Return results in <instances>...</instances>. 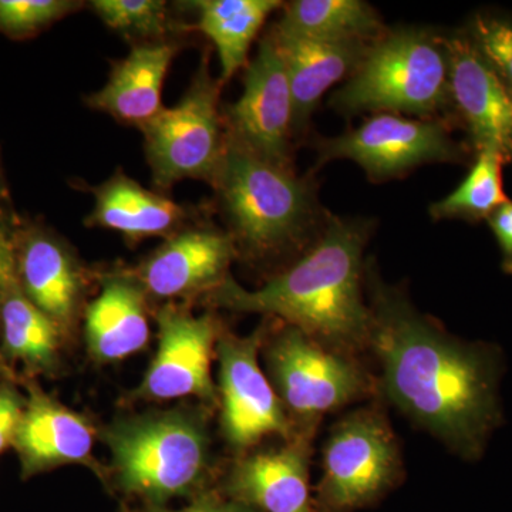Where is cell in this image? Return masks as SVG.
<instances>
[{
    "instance_id": "obj_1",
    "label": "cell",
    "mask_w": 512,
    "mask_h": 512,
    "mask_svg": "<svg viewBox=\"0 0 512 512\" xmlns=\"http://www.w3.org/2000/svg\"><path fill=\"white\" fill-rule=\"evenodd\" d=\"M372 349L397 409L458 453H476L495 419L493 370L412 303L370 276Z\"/></svg>"
},
{
    "instance_id": "obj_2",
    "label": "cell",
    "mask_w": 512,
    "mask_h": 512,
    "mask_svg": "<svg viewBox=\"0 0 512 512\" xmlns=\"http://www.w3.org/2000/svg\"><path fill=\"white\" fill-rule=\"evenodd\" d=\"M367 235L365 222L329 217L291 268L256 291L228 276L212 291V301L234 312L275 316L346 355L369 349L372 311L363 295Z\"/></svg>"
},
{
    "instance_id": "obj_3",
    "label": "cell",
    "mask_w": 512,
    "mask_h": 512,
    "mask_svg": "<svg viewBox=\"0 0 512 512\" xmlns=\"http://www.w3.org/2000/svg\"><path fill=\"white\" fill-rule=\"evenodd\" d=\"M212 185L235 245L249 255L278 254L326 225L311 181L254 156L228 137Z\"/></svg>"
},
{
    "instance_id": "obj_4",
    "label": "cell",
    "mask_w": 512,
    "mask_h": 512,
    "mask_svg": "<svg viewBox=\"0 0 512 512\" xmlns=\"http://www.w3.org/2000/svg\"><path fill=\"white\" fill-rule=\"evenodd\" d=\"M117 490L147 508L205 493L210 447L191 414L163 412L117 421L107 430Z\"/></svg>"
},
{
    "instance_id": "obj_5",
    "label": "cell",
    "mask_w": 512,
    "mask_h": 512,
    "mask_svg": "<svg viewBox=\"0 0 512 512\" xmlns=\"http://www.w3.org/2000/svg\"><path fill=\"white\" fill-rule=\"evenodd\" d=\"M450 96L446 40L419 29L380 36L329 104L340 113L430 117Z\"/></svg>"
},
{
    "instance_id": "obj_6",
    "label": "cell",
    "mask_w": 512,
    "mask_h": 512,
    "mask_svg": "<svg viewBox=\"0 0 512 512\" xmlns=\"http://www.w3.org/2000/svg\"><path fill=\"white\" fill-rule=\"evenodd\" d=\"M220 89L205 56L183 99L140 127L153 183L160 190L183 180L214 181L227 144Z\"/></svg>"
},
{
    "instance_id": "obj_7",
    "label": "cell",
    "mask_w": 512,
    "mask_h": 512,
    "mask_svg": "<svg viewBox=\"0 0 512 512\" xmlns=\"http://www.w3.org/2000/svg\"><path fill=\"white\" fill-rule=\"evenodd\" d=\"M322 467L320 511L352 512L375 504L396 485L402 458L387 420L376 410L363 409L330 431Z\"/></svg>"
},
{
    "instance_id": "obj_8",
    "label": "cell",
    "mask_w": 512,
    "mask_h": 512,
    "mask_svg": "<svg viewBox=\"0 0 512 512\" xmlns=\"http://www.w3.org/2000/svg\"><path fill=\"white\" fill-rule=\"evenodd\" d=\"M266 365L286 413L305 423L320 419L372 390L366 370L352 356L326 348L286 325L266 346Z\"/></svg>"
},
{
    "instance_id": "obj_9",
    "label": "cell",
    "mask_w": 512,
    "mask_h": 512,
    "mask_svg": "<svg viewBox=\"0 0 512 512\" xmlns=\"http://www.w3.org/2000/svg\"><path fill=\"white\" fill-rule=\"evenodd\" d=\"M458 151L439 121L377 113L359 127L319 144L322 163L352 160L375 181L399 177L414 167L456 160Z\"/></svg>"
},
{
    "instance_id": "obj_10",
    "label": "cell",
    "mask_w": 512,
    "mask_h": 512,
    "mask_svg": "<svg viewBox=\"0 0 512 512\" xmlns=\"http://www.w3.org/2000/svg\"><path fill=\"white\" fill-rule=\"evenodd\" d=\"M227 137L268 163L292 168L293 103L285 64L266 35L248 64L244 93L225 110Z\"/></svg>"
},
{
    "instance_id": "obj_11",
    "label": "cell",
    "mask_w": 512,
    "mask_h": 512,
    "mask_svg": "<svg viewBox=\"0 0 512 512\" xmlns=\"http://www.w3.org/2000/svg\"><path fill=\"white\" fill-rule=\"evenodd\" d=\"M264 332L218 340L221 424L232 447L245 450L269 436L291 440L292 423L274 386L258 363Z\"/></svg>"
},
{
    "instance_id": "obj_12",
    "label": "cell",
    "mask_w": 512,
    "mask_h": 512,
    "mask_svg": "<svg viewBox=\"0 0 512 512\" xmlns=\"http://www.w3.org/2000/svg\"><path fill=\"white\" fill-rule=\"evenodd\" d=\"M157 323V353L136 397L154 402L188 396L214 400L217 393L211 360L217 342L215 320L170 303L158 311Z\"/></svg>"
},
{
    "instance_id": "obj_13",
    "label": "cell",
    "mask_w": 512,
    "mask_h": 512,
    "mask_svg": "<svg viewBox=\"0 0 512 512\" xmlns=\"http://www.w3.org/2000/svg\"><path fill=\"white\" fill-rule=\"evenodd\" d=\"M237 255L234 238L214 228L181 229L133 272L147 296L191 298L212 292L228 278Z\"/></svg>"
},
{
    "instance_id": "obj_14",
    "label": "cell",
    "mask_w": 512,
    "mask_h": 512,
    "mask_svg": "<svg viewBox=\"0 0 512 512\" xmlns=\"http://www.w3.org/2000/svg\"><path fill=\"white\" fill-rule=\"evenodd\" d=\"M450 57V96L470 127L478 151L490 150L512 161V96L501 77L473 43L446 40Z\"/></svg>"
},
{
    "instance_id": "obj_15",
    "label": "cell",
    "mask_w": 512,
    "mask_h": 512,
    "mask_svg": "<svg viewBox=\"0 0 512 512\" xmlns=\"http://www.w3.org/2000/svg\"><path fill=\"white\" fill-rule=\"evenodd\" d=\"M308 448L301 441L242 458L224 495L259 512H322L309 488Z\"/></svg>"
},
{
    "instance_id": "obj_16",
    "label": "cell",
    "mask_w": 512,
    "mask_h": 512,
    "mask_svg": "<svg viewBox=\"0 0 512 512\" xmlns=\"http://www.w3.org/2000/svg\"><path fill=\"white\" fill-rule=\"evenodd\" d=\"M13 446L25 477L66 464L96 467L92 424L37 389H30Z\"/></svg>"
},
{
    "instance_id": "obj_17",
    "label": "cell",
    "mask_w": 512,
    "mask_h": 512,
    "mask_svg": "<svg viewBox=\"0 0 512 512\" xmlns=\"http://www.w3.org/2000/svg\"><path fill=\"white\" fill-rule=\"evenodd\" d=\"M20 289L36 308L66 332L72 326L84 292L82 266L55 235L30 229L16 239Z\"/></svg>"
},
{
    "instance_id": "obj_18",
    "label": "cell",
    "mask_w": 512,
    "mask_h": 512,
    "mask_svg": "<svg viewBox=\"0 0 512 512\" xmlns=\"http://www.w3.org/2000/svg\"><path fill=\"white\" fill-rule=\"evenodd\" d=\"M177 52L178 46L168 40L136 43L126 59L113 64L106 86L87 97V106L143 127L164 109V79Z\"/></svg>"
},
{
    "instance_id": "obj_19",
    "label": "cell",
    "mask_w": 512,
    "mask_h": 512,
    "mask_svg": "<svg viewBox=\"0 0 512 512\" xmlns=\"http://www.w3.org/2000/svg\"><path fill=\"white\" fill-rule=\"evenodd\" d=\"M87 348L97 362H119L150 340L147 293L133 274L101 279V291L86 309Z\"/></svg>"
},
{
    "instance_id": "obj_20",
    "label": "cell",
    "mask_w": 512,
    "mask_h": 512,
    "mask_svg": "<svg viewBox=\"0 0 512 512\" xmlns=\"http://www.w3.org/2000/svg\"><path fill=\"white\" fill-rule=\"evenodd\" d=\"M285 64L293 103V134L306 127L323 94L346 74L355 72L365 56L362 42H328L311 37L269 32Z\"/></svg>"
},
{
    "instance_id": "obj_21",
    "label": "cell",
    "mask_w": 512,
    "mask_h": 512,
    "mask_svg": "<svg viewBox=\"0 0 512 512\" xmlns=\"http://www.w3.org/2000/svg\"><path fill=\"white\" fill-rule=\"evenodd\" d=\"M94 208L86 225L119 232L128 241L171 237L183 229L187 211L177 202L147 190L124 173L92 188Z\"/></svg>"
},
{
    "instance_id": "obj_22",
    "label": "cell",
    "mask_w": 512,
    "mask_h": 512,
    "mask_svg": "<svg viewBox=\"0 0 512 512\" xmlns=\"http://www.w3.org/2000/svg\"><path fill=\"white\" fill-rule=\"evenodd\" d=\"M197 10V26L217 47L221 84L227 83L247 63L249 49L278 0H204L191 3Z\"/></svg>"
},
{
    "instance_id": "obj_23",
    "label": "cell",
    "mask_w": 512,
    "mask_h": 512,
    "mask_svg": "<svg viewBox=\"0 0 512 512\" xmlns=\"http://www.w3.org/2000/svg\"><path fill=\"white\" fill-rule=\"evenodd\" d=\"M284 9L272 28L279 35L362 43L382 35L376 10L360 0H298Z\"/></svg>"
},
{
    "instance_id": "obj_24",
    "label": "cell",
    "mask_w": 512,
    "mask_h": 512,
    "mask_svg": "<svg viewBox=\"0 0 512 512\" xmlns=\"http://www.w3.org/2000/svg\"><path fill=\"white\" fill-rule=\"evenodd\" d=\"M3 343L13 359L46 370L55 365L63 330L26 298L19 282L0 305Z\"/></svg>"
},
{
    "instance_id": "obj_25",
    "label": "cell",
    "mask_w": 512,
    "mask_h": 512,
    "mask_svg": "<svg viewBox=\"0 0 512 512\" xmlns=\"http://www.w3.org/2000/svg\"><path fill=\"white\" fill-rule=\"evenodd\" d=\"M504 160L497 153L483 150L466 180L443 200L431 205V217L480 218L491 214L508 202L503 185Z\"/></svg>"
},
{
    "instance_id": "obj_26",
    "label": "cell",
    "mask_w": 512,
    "mask_h": 512,
    "mask_svg": "<svg viewBox=\"0 0 512 512\" xmlns=\"http://www.w3.org/2000/svg\"><path fill=\"white\" fill-rule=\"evenodd\" d=\"M90 6L107 28L127 39L161 42L174 30L168 5L160 0H94Z\"/></svg>"
},
{
    "instance_id": "obj_27",
    "label": "cell",
    "mask_w": 512,
    "mask_h": 512,
    "mask_svg": "<svg viewBox=\"0 0 512 512\" xmlns=\"http://www.w3.org/2000/svg\"><path fill=\"white\" fill-rule=\"evenodd\" d=\"M79 8L69 0H0V32L30 36Z\"/></svg>"
},
{
    "instance_id": "obj_28",
    "label": "cell",
    "mask_w": 512,
    "mask_h": 512,
    "mask_svg": "<svg viewBox=\"0 0 512 512\" xmlns=\"http://www.w3.org/2000/svg\"><path fill=\"white\" fill-rule=\"evenodd\" d=\"M476 49L494 72L512 86V25L497 19L477 18Z\"/></svg>"
},
{
    "instance_id": "obj_29",
    "label": "cell",
    "mask_w": 512,
    "mask_h": 512,
    "mask_svg": "<svg viewBox=\"0 0 512 512\" xmlns=\"http://www.w3.org/2000/svg\"><path fill=\"white\" fill-rule=\"evenodd\" d=\"M25 406L15 390L0 387V453L15 443Z\"/></svg>"
},
{
    "instance_id": "obj_30",
    "label": "cell",
    "mask_w": 512,
    "mask_h": 512,
    "mask_svg": "<svg viewBox=\"0 0 512 512\" xmlns=\"http://www.w3.org/2000/svg\"><path fill=\"white\" fill-rule=\"evenodd\" d=\"M16 237L5 221L0 220V305L10 289L18 284Z\"/></svg>"
},
{
    "instance_id": "obj_31",
    "label": "cell",
    "mask_w": 512,
    "mask_h": 512,
    "mask_svg": "<svg viewBox=\"0 0 512 512\" xmlns=\"http://www.w3.org/2000/svg\"><path fill=\"white\" fill-rule=\"evenodd\" d=\"M146 512H259L248 505L228 498L227 495L205 491L195 497L181 510H168L167 507L147 508Z\"/></svg>"
},
{
    "instance_id": "obj_32",
    "label": "cell",
    "mask_w": 512,
    "mask_h": 512,
    "mask_svg": "<svg viewBox=\"0 0 512 512\" xmlns=\"http://www.w3.org/2000/svg\"><path fill=\"white\" fill-rule=\"evenodd\" d=\"M490 227L500 244L505 271L512 272V202H505L488 217Z\"/></svg>"
},
{
    "instance_id": "obj_33",
    "label": "cell",
    "mask_w": 512,
    "mask_h": 512,
    "mask_svg": "<svg viewBox=\"0 0 512 512\" xmlns=\"http://www.w3.org/2000/svg\"><path fill=\"white\" fill-rule=\"evenodd\" d=\"M5 195V187H3L2 171H0V198Z\"/></svg>"
}]
</instances>
